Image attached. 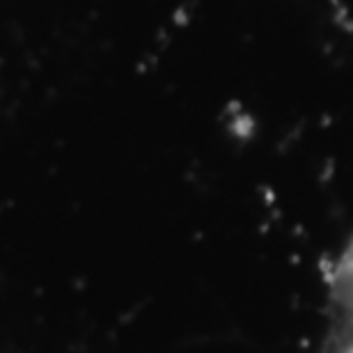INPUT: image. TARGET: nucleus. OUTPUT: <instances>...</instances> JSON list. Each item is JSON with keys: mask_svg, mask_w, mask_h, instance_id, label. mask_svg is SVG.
<instances>
[{"mask_svg": "<svg viewBox=\"0 0 353 353\" xmlns=\"http://www.w3.org/2000/svg\"><path fill=\"white\" fill-rule=\"evenodd\" d=\"M328 296L344 333L353 342V232L328 273Z\"/></svg>", "mask_w": 353, "mask_h": 353, "instance_id": "nucleus-1", "label": "nucleus"}, {"mask_svg": "<svg viewBox=\"0 0 353 353\" xmlns=\"http://www.w3.org/2000/svg\"><path fill=\"white\" fill-rule=\"evenodd\" d=\"M349 353H353V342H351V349H349Z\"/></svg>", "mask_w": 353, "mask_h": 353, "instance_id": "nucleus-2", "label": "nucleus"}]
</instances>
